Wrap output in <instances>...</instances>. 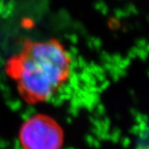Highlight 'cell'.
I'll use <instances>...</instances> for the list:
<instances>
[{
  "label": "cell",
  "instance_id": "cell-3",
  "mask_svg": "<svg viewBox=\"0 0 149 149\" xmlns=\"http://www.w3.org/2000/svg\"><path fill=\"white\" fill-rule=\"evenodd\" d=\"M137 149H149V147H140Z\"/></svg>",
  "mask_w": 149,
  "mask_h": 149
},
{
  "label": "cell",
  "instance_id": "cell-1",
  "mask_svg": "<svg viewBox=\"0 0 149 149\" xmlns=\"http://www.w3.org/2000/svg\"><path fill=\"white\" fill-rule=\"evenodd\" d=\"M72 59L56 38L28 40L5 63L4 71L27 104L49 100L69 80Z\"/></svg>",
  "mask_w": 149,
  "mask_h": 149
},
{
  "label": "cell",
  "instance_id": "cell-2",
  "mask_svg": "<svg viewBox=\"0 0 149 149\" xmlns=\"http://www.w3.org/2000/svg\"><path fill=\"white\" fill-rule=\"evenodd\" d=\"M64 131L54 118L36 113L22 123L18 141L22 149H62Z\"/></svg>",
  "mask_w": 149,
  "mask_h": 149
}]
</instances>
